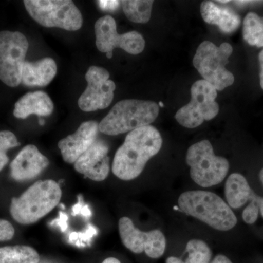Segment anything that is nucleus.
<instances>
[{
  "label": "nucleus",
  "mask_w": 263,
  "mask_h": 263,
  "mask_svg": "<svg viewBox=\"0 0 263 263\" xmlns=\"http://www.w3.org/2000/svg\"><path fill=\"white\" fill-rule=\"evenodd\" d=\"M24 4L29 15L43 27L67 31L82 27V15L71 0H25Z\"/></svg>",
  "instance_id": "7"
},
{
  "label": "nucleus",
  "mask_w": 263,
  "mask_h": 263,
  "mask_svg": "<svg viewBox=\"0 0 263 263\" xmlns=\"http://www.w3.org/2000/svg\"><path fill=\"white\" fill-rule=\"evenodd\" d=\"M60 217L58 219H54L51 222V226H56L59 227L61 230L62 233H64L68 228V224H67V221H68V216L65 213L60 212Z\"/></svg>",
  "instance_id": "30"
},
{
  "label": "nucleus",
  "mask_w": 263,
  "mask_h": 263,
  "mask_svg": "<svg viewBox=\"0 0 263 263\" xmlns=\"http://www.w3.org/2000/svg\"><path fill=\"white\" fill-rule=\"evenodd\" d=\"M252 200H254L257 203V205H258L259 210L260 211L261 215L263 217V197L257 196L255 194H254Z\"/></svg>",
  "instance_id": "33"
},
{
  "label": "nucleus",
  "mask_w": 263,
  "mask_h": 263,
  "mask_svg": "<svg viewBox=\"0 0 263 263\" xmlns=\"http://www.w3.org/2000/svg\"><path fill=\"white\" fill-rule=\"evenodd\" d=\"M95 31L97 48L103 53L113 52L114 48H119L137 55L144 50L146 42L143 36L136 31L119 34L115 19L111 15L99 18L95 23Z\"/></svg>",
  "instance_id": "10"
},
{
  "label": "nucleus",
  "mask_w": 263,
  "mask_h": 263,
  "mask_svg": "<svg viewBox=\"0 0 263 263\" xmlns=\"http://www.w3.org/2000/svg\"><path fill=\"white\" fill-rule=\"evenodd\" d=\"M119 230L121 240L126 248L136 254L144 252L149 241L151 231H141L126 216L119 219Z\"/></svg>",
  "instance_id": "18"
},
{
  "label": "nucleus",
  "mask_w": 263,
  "mask_h": 263,
  "mask_svg": "<svg viewBox=\"0 0 263 263\" xmlns=\"http://www.w3.org/2000/svg\"><path fill=\"white\" fill-rule=\"evenodd\" d=\"M91 211L90 210L89 206L88 205H84L82 210L80 213V215L84 216L85 218H89L91 216Z\"/></svg>",
  "instance_id": "35"
},
{
  "label": "nucleus",
  "mask_w": 263,
  "mask_h": 263,
  "mask_svg": "<svg viewBox=\"0 0 263 263\" xmlns=\"http://www.w3.org/2000/svg\"><path fill=\"white\" fill-rule=\"evenodd\" d=\"M53 111V103L46 92L42 91L29 92L19 99L15 104L13 115L25 119L31 115L48 117Z\"/></svg>",
  "instance_id": "15"
},
{
  "label": "nucleus",
  "mask_w": 263,
  "mask_h": 263,
  "mask_svg": "<svg viewBox=\"0 0 263 263\" xmlns=\"http://www.w3.org/2000/svg\"><path fill=\"white\" fill-rule=\"evenodd\" d=\"M262 3L258 1H235L234 3L238 6H247V5H252L257 4V3Z\"/></svg>",
  "instance_id": "36"
},
{
  "label": "nucleus",
  "mask_w": 263,
  "mask_h": 263,
  "mask_svg": "<svg viewBox=\"0 0 263 263\" xmlns=\"http://www.w3.org/2000/svg\"><path fill=\"white\" fill-rule=\"evenodd\" d=\"M106 57L108 59H111L112 57H113V52H109V53H107Z\"/></svg>",
  "instance_id": "40"
},
{
  "label": "nucleus",
  "mask_w": 263,
  "mask_h": 263,
  "mask_svg": "<svg viewBox=\"0 0 263 263\" xmlns=\"http://www.w3.org/2000/svg\"><path fill=\"white\" fill-rule=\"evenodd\" d=\"M180 210L219 231H228L237 224L231 208L219 195L197 190L185 192L178 200Z\"/></svg>",
  "instance_id": "3"
},
{
  "label": "nucleus",
  "mask_w": 263,
  "mask_h": 263,
  "mask_svg": "<svg viewBox=\"0 0 263 263\" xmlns=\"http://www.w3.org/2000/svg\"><path fill=\"white\" fill-rule=\"evenodd\" d=\"M187 263H209L212 259V250L203 240L192 239L186 245Z\"/></svg>",
  "instance_id": "23"
},
{
  "label": "nucleus",
  "mask_w": 263,
  "mask_h": 263,
  "mask_svg": "<svg viewBox=\"0 0 263 263\" xmlns=\"http://www.w3.org/2000/svg\"><path fill=\"white\" fill-rule=\"evenodd\" d=\"M97 234H98V230L94 226L89 224L86 231L83 233H76V232L71 233L69 239L71 243H75L78 247H84L82 245L83 242H89Z\"/></svg>",
  "instance_id": "26"
},
{
  "label": "nucleus",
  "mask_w": 263,
  "mask_h": 263,
  "mask_svg": "<svg viewBox=\"0 0 263 263\" xmlns=\"http://www.w3.org/2000/svg\"><path fill=\"white\" fill-rule=\"evenodd\" d=\"M16 136L12 132L0 131V171L9 162L7 152L12 148L20 146Z\"/></svg>",
  "instance_id": "25"
},
{
  "label": "nucleus",
  "mask_w": 263,
  "mask_h": 263,
  "mask_svg": "<svg viewBox=\"0 0 263 263\" xmlns=\"http://www.w3.org/2000/svg\"><path fill=\"white\" fill-rule=\"evenodd\" d=\"M259 179H260L261 182L263 184V168L261 170L259 174Z\"/></svg>",
  "instance_id": "39"
},
{
  "label": "nucleus",
  "mask_w": 263,
  "mask_h": 263,
  "mask_svg": "<svg viewBox=\"0 0 263 263\" xmlns=\"http://www.w3.org/2000/svg\"><path fill=\"white\" fill-rule=\"evenodd\" d=\"M15 235V229L11 223L0 219V241H7L11 240Z\"/></svg>",
  "instance_id": "28"
},
{
  "label": "nucleus",
  "mask_w": 263,
  "mask_h": 263,
  "mask_svg": "<svg viewBox=\"0 0 263 263\" xmlns=\"http://www.w3.org/2000/svg\"><path fill=\"white\" fill-rule=\"evenodd\" d=\"M212 263H233L230 261V259H228L226 256L223 255V254H219L216 256L215 258L213 259Z\"/></svg>",
  "instance_id": "34"
},
{
  "label": "nucleus",
  "mask_w": 263,
  "mask_h": 263,
  "mask_svg": "<svg viewBox=\"0 0 263 263\" xmlns=\"http://www.w3.org/2000/svg\"><path fill=\"white\" fill-rule=\"evenodd\" d=\"M40 255L28 246H9L0 248V263H39Z\"/></svg>",
  "instance_id": "20"
},
{
  "label": "nucleus",
  "mask_w": 263,
  "mask_h": 263,
  "mask_svg": "<svg viewBox=\"0 0 263 263\" xmlns=\"http://www.w3.org/2000/svg\"><path fill=\"white\" fill-rule=\"evenodd\" d=\"M56 62L50 57L37 62H25L22 70V83L29 87L47 86L57 75Z\"/></svg>",
  "instance_id": "17"
},
{
  "label": "nucleus",
  "mask_w": 263,
  "mask_h": 263,
  "mask_svg": "<svg viewBox=\"0 0 263 263\" xmlns=\"http://www.w3.org/2000/svg\"><path fill=\"white\" fill-rule=\"evenodd\" d=\"M109 147L103 141H97L75 162V169L85 177L95 181H103L110 172Z\"/></svg>",
  "instance_id": "13"
},
{
  "label": "nucleus",
  "mask_w": 263,
  "mask_h": 263,
  "mask_svg": "<svg viewBox=\"0 0 263 263\" xmlns=\"http://www.w3.org/2000/svg\"><path fill=\"white\" fill-rule=\"evenodd\" d=\"M99 124L95 121L83 122L73 134L60 140L58 147L67 163H75L97 141Z\"/></svg>",
  "instance_id": "12"
},
{
  "label": "nucleus",
  "mask_w": 263,
  "mask_h": 263,
  "mask_svg": "<svg viewBox=\"0 0 263 263\" xmlns=\"http://www.w3.org/2000/svg\"><path fill=\"white\" fill-rule=\"evenodd\" d=\"M186 161L190 167L192 179L202 187L219 184L226 179L230 169L228 160L215 155L212 143L208 140L190 146Z\"/></svg>",
  "instance_id": "6"
},
{
  "label": "nucleus",
  "mask_w": 263,
  "mask_h": 263,
  "mask_svg": "<svg viewBox=\"0 0 263 263\" xmlns=\"http://www.w3.org/2000/svg\"><path fill=\"white\" fill-rule=\"evenodd\" d=\"M121 3L124 14L131 22L138 24H146L150 20L153 1L124 0Z\"/></svg>",
  "instance_id": "21"
},
{
  "label": "nucleus",
  "mask_w": 263,
  "mask_h": 263,
  "mask_svg": "<svg viewBox=\"0 0 263 263\" xmlns=\"http://www.w3.org/2000/svg\"><path fill=\"white\" fill-rule=\"evenodd\" d=\"M162 138L153 126L138 128L128 133L114 156L112 172L123 181L136 179L147 162L160 152Z\"/></svg>",
  "instance_id": "1"
},
{
  "label": "nucleus",
  "mask_w": 263,
  "mask_h": 263,
  "mask_svg": "<svg viewBox=\"0 0 263 263\" xmlns=\"http://www.w3.org/2000/svg\"><path fill=\"white\" fill-rule=\"evenodd\" d=\"M200 13L204 22L216 25L224 33H232L238 29L240 17L234 10L221 8L214 2L204 1L200 5Z\"/></svg>",
  "instance_id": "16"
},
{
  "label": "nucleus",
  "mask_w": 263,
  "mask_h": 263,
  "mask_svg": "<svg viewBox=\"0 0 263 263\" xmlns=\"http://www.w3.org/2000/svg\"><path fill=\"white\" fill-rule=\"evenodd\" d=\"M166 263H187L184 261L181 260L179 257H169L166 259Z\"/></svg>",
  "instance_id": "37"
},
{
  "label": "nucleus",
  "mask_w": 263,
  "mask_h": 263,
  "mask_svg": "<svg viewBox=\"0 0 263 263\" xmlns=\"http://www.w3.org/2000/svg\"><path fill=\"white\" fill-rule=\"evenodd\" d=\"M48 164L49 160L37 147L27 145L10 164V176L15 181H29L41 175Z\"/></svg>",
  "instance_id": "14"
},
{
  "label": "nucleus",
  "mask_w": 263,
  "mask_h": 263,
  "mask_svg": "<svg viewBox=\"0 0 263 263\" xmlns=\"http://www.w3.org/2000/svg\"><path fill=\"white\" fill-rule=\"evenodd\" d=\"M166 239L160 230H151V238L144 252L152 259H158L164 253Z\"/></svg>",
  "instance_id": "24"
},
{
  "label": "nucleus",
  "mask_w": 263,
  "mask_h": 263,
  "mask_svg": "<svg viewBox=\"0 0 263 263\" xmlns=\"http://www.w3.org/2000/svg\"><path fill=\"white\" fill-rule=\"evenodd\" d=\"M243 36L246 42L252 46L263 47V17L250 12L243 23Z\"/></svg>",
  "instance_id": "22"
},
{
  "label": "nucleus",
  "mask_w": 263,
  "mask_h": 263,
  "mask_svg": "<svg viewBox=\"0 0 263 263\" xmlns=\"http://www.w3.org/2000/svg\"><path fill=\"white\" fill-rule=\"evenodd\" d=\"M259 67H260V72H259V84L261 88L263 90V49L259 53L258 56Z\"/></svg>",
  "instance_id": "32"
},
{
  "label": "nucleus",
  "mask_w": 263,
  "mask_h": 263,
  "mask_svg": "<svg viewBox=\"0 0 263 263\" xmlns=\"http://www.w3.org/2000/svg\"><path fill=\"white\" fill-rule=\"evenodd\" d=\"M98 3L100 9L104 11L114 12L119 8L121 2L116 0H100Z\"/></svg>",
  "instance_id": "29"
},
{
  "label": "nucleus",
  "mask_w": 263,
  "mask_h": 263,
  "mask_svg": "<svg viewBox=\"0 0 263 263\" xmlns=\"http://www.w3.org/2000/svg\"><path fill=\"white\" fill-rule=\"evenodd\" d=\"M217 3H223V4H226V3H230V1H217Z\"/></svg>",
  "instance_id": "42"
},
{
  "label": "nucleus",
  "mask_w": 263,
  "mask_h": 263,
  "mask_svg": "<svg viewBox=\"0 0 263 263\" xmlns=\"http://www.w3.org/2000/svg\"><path fill=\"white\" fill-rule=\"evenodd\" d=\"M60 207L62 208V209H65V205H63V204H60Z\"/></svg>",
  "instance_id": "43"
},
{
  "label": "nucleus",
  "mask_w": 263,
  "mask_h": 263,
  "mask_svg": "<svg viewBox=\"0 0 263 263\" xmlns=\"http://www.w3.org/2000/svg\"><path fill=\"white\" fill-rule=\"evenodd\" d=\"M60 184L53 180H40L19 197H13L10 212L15 221L22 224L37 222L60 203Z\"/></svg>",
  "instance_id": "2"
},
{
  "label": "nucleus",
  "mask_w": 263,
  "mask_h": 263,
  "mask_svg": "<svg viewBox=\"0 0 263 263\" xmlns=\"http://www.w3.org/2000/svg\"><path fill=\"white\" fill-rule=\"evenodd\" d=\"M39 124L40 125L43 126L45 124V121L43 119H39Z\"/></svg>",
  "instance_id": "41"
},
{
  "label": "nucleus",
  "mask_w": 263,
  "mask_h": 263,
  "mask_svg": "<svg viewBox=\"0 0 263 263\" xmlns=\"http://www.w3.org/2000/svg\"><path fill=\"white\" fill-rule=\"evenodd\" d=\"M191 101L176 112L175 118L183 127L196 128L204 121L212 120L219 111L216 101L217 90L207 81H197L191 88Z\"/></svg>",
  "instance_id": "8"
},
{
  "label": "nucleus",
  "mask_w": 263,
  "mask_h": 263,
  "mask_svg": "<svg viewBox=\"0 0 263 263\" xmlns=\"http://www.w3.org/2000/svg\"><path fill=\"white\" fill-rule=\"evenodd\" d=\"M159 106H161V107L164 106V105H163V104L162 103V102H160V103H159Z\"/></svg>",
  "instance_id": "44"
},
{
  "label": "nucleus",
  "mask_w": 263,
  "mask_h": 263,
  "mask_svg": "<svg viewBox=\"0 0 263 263\" xmlns=\"http://www.w3.org/2000/svg\"><path fill=\"white\" fill-rule=\"evenodd\" d=\"M78 200H79V202L78 203L75 204V205L72 206V216H77L80 215V213L81 210H82L83 207L85 204L84 203V201H83V197L82 195H79V197H78Z\"/></svg>",
  "instance_id": "31"
},
{
  "label": "nucleus",
  "mask_w": 263,
  "mask_h": 263,
  "mask_svg": "<svg viewBox=\"0 0 263 263\" xmlns=\"http://www.w3.org/2000/svg\"><path fill=\"white\" fill-rule=\"evenodd\" d=\"M28 48V41L22 32H0V80L7 86L16 87L22 83Z\"/></svg>",
  "instance_id": "9"
},
{
  "label": "nucleus",
  "mask_w": 263,
  "mask_h": 263,
  "mask_svg": "<svg viewBox=\"0 0 263 263\" xmlns=\"http://www.w3.org/2000/svg\"><path fill=\"white\" fill-rule=\"evenodd\" d=\"M233 51L229 43H222L217 47L210 41H204L194 56V67L203 80L212 84L217 91H222L234 83V76L226 67Z\"/></svg>",
  "instance_id": "5"
},
{
  "label": "nucleus",
  "mask_w": 263,
  "mask_h": 263,
  "mask_svg": "<svg viewBox=\"0 0 263 263\" xmlns=\"http://www.w3.org/2000/svg\"><path fill=\"white\" fill-rule=\"evenodd\" d=\"M103 263H121V262L115 257H108V258L105 259Z\"/></svg>",
  "instance_id": "38"
},
{
  "label": "nucleus",
  "mask_w": 263,
  "mask_h": 263,
  "mask_svg": "<svg viewBox=\"0 0 263 263\" xmlns=\"http://www.w3.org/2000/svg\"><path fill=\"white\" fill-rule=\"evenodd\" d=\"M259 214V208L254 200H251L250 203L243 210L242 217H243V221L249 224H252L257 221L258 218Z\"/></svg>",
  "instance_id": "27"
},
{
  "label": "nucleus",
  "mask_w": 263,
  "mask_h": 263,
  "mask_svg": "<svg viewBox=\"0 0 263 263\" xmlns=\"http://www.w3.org/2000/svg\"><path fill=\"white\" fill-rule=\"evenodd\" d=\"M224 193L228 205L233 209H239L252 200L254 194L245 176L237 173L227 179Z\"/></svg>",
  "instance_id": "19"
},
{
  "label": "nucleus",
  "mask_w": 263,
  "mask_h": 263,
  "mask_svg": "<svg viewBox=\"0 0 263 263\" xmlns=\"http://www.w3.org/2000/svg\"><path fill=\"white\" fill-rule=\"evenodd\" d=\"M110 73L101 67L91 66L86 73L87 86L79 99L83 111L92 112L108 108L113 101L116 84L109 79Z\"/></svg>",
  "instance_id": "11"
},
{
  "label": "nucleus",
  "mask_w": 263,
  "mask_h": 263,
  "mask_svg": "<svg viewBox=\"0 0 263 263\" xmlns=\"http://www.w3.org/2000/svg\"><path fill=\"white\" fill-rule=\"evenodd\" d=\"M160 106L154 101L124 100L118 102L99 124V130L118 136L150 125L157 119Z\"/></svg>",
  "instance_id": "4"
}]
</instances>
